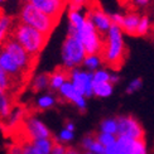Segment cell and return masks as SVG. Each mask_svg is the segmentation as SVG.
<instances>
[{
	"instance_id": "14",
	"label": "cell",
	"mask_w": 154,
	"mask_h": 154,
	"mask_svg": "<svg viewBox=\"0 0 154 154\" xmlns=\"http://www.w3.org/2000/svg\"><path fill=\"white\" fill-rule=\"evenodd\" d=\"M67 19H68V34L75 35L85 25L87 17L86 13H83L82 10H68Z\"/></svg>"
},
{
	"instance_id": "40",
	"label": "cell",
	"mask_w": 154,
	"mask_h": 154,
	"mask_svg": "<svg viewBox=\"0 0 154 154\" xmlns=\"http://www.w3.org/2000/svg\"><path fill=\"white\" fill-rule=\"evenodd\" d=\"M8 154H22V145L11 144L8 148Z\"/></svg>"
},
{
	"instance_id": "15",
	"label": "cell",
	"mask_w": 154,
	"mask_h": 154,
	"mask_svg": "<svg viewBox=\"0 0 154 154\" xmlns=\"http://www.w3.org/2000/svg\"><path fill=\"white\" fill-rule=\"evenodd\" d=\"M133 143H134L133 139L123 135H118L116 142L111 146L105 149V154H131Z\"/></svg>"
},
{
	"instance_id": "44",
	"label": "cell",
	"mask_w": 154,
	"mask_h": 154,
	"mask_svg": "<svg viewBox=\"0 0 154 154\" xmlns=\"http://www.w3.org/2000/svg\"><path fill=\"white\" fill-rule=\"evenodd\" d=\"M65 129H67V130H71V131H75V129H76V126H75V123H72V121H66L65 123Z\"/></svg>"
},
{
	"instance_id": "10",
	"label": "cell",
	"mask_w": 154,
	"mask_h": 154,
	"mask_svg": "<svg viewBox=\"0 0 154 154\" xmlns=\"http://www.w3.org/2000/svg\"><path fill=\"white\" fill-rule=\"evenodd\" d=\"M86 17H87V20L94 25L95 29L97 30L101 35H104L112 25L111 20H110V15H109L107 13H105V10L99 5L90 6L86 13Z\"/></svg>"
},
{
	"instance_id": "38",
	"label": "cell",
	"mask_w": 154,
	"mask_h": 154,
	"mask_svg": "<svg viewBox=\"0 0 154 154\" xmlns=\"http://www.w3.org/2000/svg\"><path fill=\"white\" fill-rule=\"evenodd\" d=\"M66 148H67V145L54 142L53 148H52V150H51V154H65Z\"/></svg>"
},
{
	"instance_id": "8",
	"label": "cell",
	"mask_w": 154,
	"mask_h": 154,
	"mask_svg": "<svg viewBox=\"0 0 154 154\" xmlns=\"http://www.w3.org/2000/svg\"><path fill=\"white\" fill-rule=\"evenodd\" d=\"M118 120V135L128 137L133 140L144 139V129L142 124L131 115H121Z\"/></svg>"
},
{
	"instance_id": "12",
	"label": "cell",
	"mask_w": 154,
	"mask_h": 154,
	"mask_svg": "<svg viewBox=\"0 0 154 154\" xmlns=\"http://www.w3.org/2000/svg\"><path fill=\"white\" fill-rule=\"evenodd\" d=\"M29 3L57 22L66 8V0H29Z\"/></svg>"
},
{
	"instance_id": "24",
	"label": "cell",
	"mask_w": 154,
	"mask_h": 154,
	"mask_svg": "<svg viewBox=\"0 0 154 154\" xmlns=\"http://www.w3.org/2000/svg\"><path fill=\"white\" fill-rule=\"evenodd\" d=\"M13 30V19L9 15H0V44H3L9 38Z\"/></svg>"
},
{
	"instance_id": "46",
	"label": "cell",
	"mask_w": 154,
	"mask_h": 154,
	"mask_svg": "<svg viewBox=\"0 0 154 154\" xmlns=\"http://www.w3.org/2000/svg\"><path fill=\"white\" fill-rule=\"evenodd\" d=\"M23 3H29V0H22Z\"/></svg>"
},
{
	"instance_id": "43",
	"label": "cell",
	"mask_w": 154,
	"mask_h": 154,
	"mask_svg": "<svg viewBox=\"0 0 154 154\" xmlns=\"http://www.w3.org/2000/svg\"><path fill=\"white\" fill-rule=\"evenodd\" d=\"M133 3L137 6H145L150 3V0H133Z\"/></svg>"
},
{
	"instance_id": "36",
	"label": "cell",
	"mask_w": 154,
	"mask_h": 154,
	"mask_svg": "<svg viewBox=\"0 0 154 154\" xmlns=\"http://www.w3.org/2000/svg\"><path fill=\"white\" fill-rule=\"evenodd\" d=\"M88 152H91V153H94V154H105V148L97 142V140L95 139V142L91 144Z\"/></svg>"
},
{
	"instance_id": "9",
	"label": "cell",
	"mask_w": 154,
	"mask_h": 154,
	"mask_svg": "<svg viewBox=\"0 0 154 154\" xmlns=\"http://www.w3.org/2000/svg\"><path fill=\"white\" fill-rule=\"evenodd\" d=\"M22 125L24 126V130L27 137L29 138V142H33L35 139H42V138H52L49 128L39 118L34 116V115L25 116Z\"/></svg>"
},
{
	"instance_id": "37",
	"label": "cell",
	"mask_w": 154,
	"mask_h": 154,
	"mask_svg": "<svg viewBox=\"0 0 154 154\" xmlns=\"http://www.w3.org/2000/svg\"><path fill=\"white\" fill-rule=\"evenodd\" d=\"M22 154H39V153L35 150L32 142H27L22 145Z\"/></svg>"
},
{
	"instance_id": "22",
	"label": "cell",
	"mask_w": 154,
	"mask_h": 154,
	"mask_svg": "<svg viewBox=\"0 0 154 154\" xmlns=\"http://www.w3.org/2000/svg\"><path fill=\"white\" fill-rule=\"evenodd\" d=\"M114 92V85L110 82H100L94 83L92 86V95L100 99H107L110 97Z\"/></svg>"
},
{
	"instance_id": "13",
	"label": "cell",
	"mask_w": 154,
	"mask_h": 154,
	"mask_svg": "<svg viewBox=\"0 0 154 154\" xmlns=\"http://www.w3.org/2000/svg\"><path fill=\"white\" fill-rule=\"evenodd\" d=\"M0 69H3L5 73H8L13 80L18 81L20 77L24 76L22 69L18 67L15 61L11 58L8 52H5L3 48H0Z\"/></svg>"
},
{
	"instance_id": "7",
	"label": "cell",
	"mask_w": 154,
	"mask_h": 154,
	"mask_svg": "<svg viewBox=\"0 0 154 154\" xmlns=\"http://www.w3.org/2000/svg\"><path fill=\"white\" fill-rule=\"evenodd\" d=\"M68 81L86 99L94 96L92 95V86H94L92 72H88L85 68H81V67L72 68L68 71Z\"/></svg>"
},
{
	"instance_id": "25",
	"label": "cell",
	"mask_w": 154,
	"mask_h": 154,
	"mask_svg": "<svg viewBox=\"0 0 154 154\" xmlns=\"http://www.w3.org/2000/svg\"><path fill=\"white\" fill-rule=\"evenodd\" d=\"M35 150L39 154H51L53 145H54V138H42L35 139L32 142Z\"/></svg>"
},
{
	"instance_id": "4",
	"label": "cell",
	"mask_w": 154,
	"mask_h": 154,
	"mask_svg": "<svg viewBox=\"0 0 154 154\" xmlns=\"http://www.w3.org/2000/svg\"><path fill=\"white\" fill-rule=\"evenodd\" d=\"M85 56H86L85 48H83L79 38L76 35L67 34L61 49L62 68H65L66 71H69L72 68L80 67L82 65Z\"/></svg>"
},
{
	"instance_id": "28",
	"label": "cell",
	"mask_w": 154,
	"mask_h": 154,
	"mask_svg": "<svg viewBox=\"0 0 154 154\" xmlns=\"http://www.w3.org/2000/svg\"><path fill=\"white\" fill-rule=\"evenodd\" d=\"M110 75L111 72L107 68H99L92 72V81L94 83H100V82H110Z\"/></svg>"
},
{
	"instance_id": "30",
	"label": "cell",
	"mask_w": 154,
	"mask_h": 154,
	"mask_svg": "<svg viewBox=\"0 0 154 154\" xmlns=\"http://www.w3.org/2000/svg\"><path fill=\"white\" fill-rule=\"evenodd\" d=\"M75 138V131H71V130H67V129H63L57 134V137L54 139V142L57 143H61V144H68V143H71L72 140Z\"/></svg>"
},
{
	"instance_id": "35",
	"label": "cell",
	"mask_w": 154,
	"mask_h": 154,
	"mask_svg": "<svg viewBox=\"0 0 154 154\" xmlns=\"http://www.w3.org/2000/svg\"><path fill=\"white\" fill-rule=\"evenodd\" d=\"M95 137L92 135V134H87V135H85L82 138V140H81V148H82V150L83 152H88V149H90V146H91V144L95 142Z\"/></svg>"
},
{
	"instance_id": "17",
	"label": "cell",
	"mask_w": 154,
	"mask_h": 154,
	"mask_svg": "<svg viewBox=\"0 0 154 154\" xmlns=\"http://www.w3.org/2000/svg\"><path fill=\"white\" fill-rule=\"evenodd\" d=\"M25 110L20 106H13L11 111L9 112V115L3 120V124L8 128V129H11V128H15L18 125H22L23 121L25 119Z\"/></svg>"
},
{
	"instance_id": "18",
	"label": "cell",
	"mask_w": 154,
	"mask_h": 154,
	"mask_svg": "<svg viewBox=\"0 0 154 154\" xmlns=\"http://www.w3.org/2000/svg\"><path fill=\"white\" fill-rule=\"evenodd\" d=\"M140 15L137 13H128V14L123 15V20L120 23V29L123 33H126L129 35H135V30L138 27Z\"/></svg>"
},
{
	"instance_id": "34",
	"label": "cell",
	"mask_w": 154,
	"mask_h": 154,
	"mask_svg": "<svg viewBox=\"0 0 154 154\" xmlns=\"http://www.w3.org/2000/svg\"><path fill=\"white\" fill-rule=\"evenodd\" d=\"M142 87H143V81H142V79H134V80H131L129 83H128V86H126V88H125V92H126L128 95L135 94V92H138Z\"/></svg>"
},
{
	"instance_id": "42",
	"label": "cell",
	"mask_w": 154,
	"mask_h": 154,
	"mask_svg": "<svg viewBox=\"0 0 154 154\" xmlns=\"http://www.w3.org/2000/svg\"><path fill=\"white\" fill-rule=\"evenodd\" d=\"M65 154H82V153L77 148H75V146H67Z\"/></svg>"
},
{
	"instance_id": "31",
	"label": "cell",
	"mask_w": 154,
	"mask_h": 154,
	"mask_svg": "<svg viewBox=\"0 0 154 154\" xmlns=\"http://www.w3.org/2000/svg\"><path fill=\"white\" fill-rule=\"evenodd\" d=\"M15 80H13L11 77L5 73L3 69H0V90H4V91H10L13 88Z\"/></svg>"
},
{
	"instance_id": "20",
	"label": "cell",
	"mask_w": 154,
	"mask_h": 154,
	"mask_svg": "<svg viewBox=\"0 0 154 154\" xmlns=\"http://www.w3.org/2000/svg\"><path fill=\"white\" fill-rule=\"evenodd\" d=\"M49 87V73H38L30 82V88L34 92H46Z\"/></svg>"
},
{
	"instance_id": "29",
	"label": "cell",
	"mask_w": 154,
	"mask_h": 154,
	"mask_svg": "<svg viewBox=\"0 0 154 154\" xmlns=\"http://www.w3.org/2000/svg\"><path fill=\"white\" fill-rule=\"evenodd\" d=\"M116 137L118 135H112V134H107V133H99L97 135H95L96 140H97L105 149L109 148V146H111L116 142Z\"/></svg>"
},
{
	"instance_id": "6",
	"label": "cell",
	"mask_w": 154,
	"mask_h": 154,
	"mask_svg": "<svg viewBox=\"0 0 154 154\" xmlns=\"http://www.w3.org/2000/svg\"><path fill=\"white\" fill-rule=\"evenodd\" d=\"M2 48L5 51V52H8L10 54V57L15 61L18 67L22 69V72L24 75L28 73L32 69L34 58L25 52V49L19 43H17L13 38H8V39L3 43Z\"/></svg>"
},
{
	"instance_id": "5",
	"label": "cell",
	"mask_w": 154,
	"mask_h": 154,
	"mask_svg": "<svg viewBox=\"0 0 154 154\" xmlns=\"http://www.w3.org/2000/svg\"><path fill=\"white\" fill-rule=\"evenodd\" d=\"M82 43L86 54H100L104 46V38L95 29L94 25L86 20L85 25L75 34Z\"/></svg>"
},
{
	"instance_id": "11",
	"label": "cell",
	"mask_w": 154,
	"mask_h": 154,
	"mask_svg": "<svg viewBox=\"0 0 154 154\" xmlns=\"http://www.w3.org/2000/svg\"><path fill=\"white\" fill-rule=\"evenodd\" d=\"M57 92H58V97L61 100L71 102V104L75 105L81 112L86 111V109H87V99L77 91L69 81H66L65 83H63L62 87Z\"/></svg>"
},
{
	"instance_id": "19",
	"label": "cell",
	"mask_w": 154,
	"mask_h": 154,
	"mask_svg": "<svg viewBox=\"0 0 154 154\" xmlns=\"http://www.w3.org/2000/svg\"><path fill=\"white\" fill-rule=\"evenodd\" d=\"M66 81H68V71H66L65 68H57L56 71L49 73L48 90H51V92H57Z\"/></svg>"
},
{
	"instance_id": "27",
	"label": "cell",
	"mask_w": 154,
	"mask_h": 154,
	"mask_svg": "<svg viewBox=\"0 0 154 154\" xmlns=\"http://www.w3.org/2000/svg\"><path fill=\"white\" fill-rule=\"evenodd\" d=\"M150 29H152L150 19L146 15H143V17H140V19H139L138 27H137V30H135V35H139V37L146 35L150 32Z\"/></svg>"
},
{
	"instance_id": "45",
	"label": "cell",
	"mask_w": 154,
	"mask_h": 154,
	"mask_svg": "<svg viewBox=\"0 0 154 154\" xmlns=\"http://www.w3.org/2000/svg\"><path fill=\"white\" fill-rule=\"evenodd\" d=\"M82 154H94V153H91V152H83Z\"/></svg>"
},
{
	"instance_id": "23",
	"label": "cell",
	"mask_w": 154,
	"mask_h": 154,
	"mask_svg": "<svg viewBox=\"0 0 154 154\" xmlns=\"http://www.w3.org/2000/svg\"><path fill=\"white\" fill-rule=\"evenodd\" d=\"M13 109V101L8 91L0 90V120H4Z\"/></svg>"
},
{
	"instance_id": "33",
	"label": "cell",
	"mask_w": 154,
	"mask_h": 154,
	"mask_svg": "<svg viewBox=\"0 0 154 154\" xmlns=\"http://www.w3.org/2000/svg\"><path fill=\"white\" fill-rule=\"evenodd\" d=\"M131 154H148V148H146L144 139L134 140L133 148H131Z\"/></svg>"
},
{
	"instance_id": "16",
	"label": "cell",
	"mask_w": 154,
	"mask_h": 154,
	"mask_svg": "<svg viewBox=\"0 0 154 154\" xmlns=\"http://www.w3.org/2000/svg\"><path fill=\"white\" fill-rule=\"evenodd\" d=\"M57 101H58V97L53 94V92H42L38 97L35 99L34 106L37 110L39 111H47L53 109L57 105Z\"/></svg>"
},
{
	"instance_id": "1",
	"label": "cell",
	"mask_w": 154,
	"mask_h": 154,
	"mask_svg": "<svg viewBox=\"0 0 154 154\" xmlns=\"http://www.w3.org/2000/svg\"><path fill=\"white\" fill-rule=\"evenodd\" d=\"M104 35V46H102V51L100 54L107 67L116 71L123 66L126 56V47L123 32L119 27L112 24Z\"/></svg>"
},
{
	"instance_id": "47",
	"label": "cell",
	"mask_w": 154,
	"mask_h": 154,
	"mask_svg": "<svg viewBox=\"0 0 154 154\" xmlns=\"http://www.w3.org/2000/svg\"><path fill=\"white\" fill-rule=\"evenodd\" d=\"M6 0H0V4H3V3H5Z\"/></svg>"
},
{
	"instance_id": "39",
	"label": "cell",
	"mask_w": 154,
	"mask_h": 154,
	"mask_svg": "<svg viewBox=\"0 0 154 154\" xmlns=\"http://www.w3.org/2000/svg\"><path fill=\"white\" fill-rule=\"evenodd\" d=\"M110 20H111V24L116 25V27H120V23L123 20V14H119V13L110 14Z\"/></svg>"
},
{
	"instance_id": "26",
	"label": "cell",
	"mask_w": 154,
	"mask_h": 154,
	"mask_svg": "<svg viewBox=\"0 0 154 154\" xmlns=\"http://www.w3.org/2000/svg\"><path fill=\"white\" fill-rule=\"evenodd\" d=\"M100 133H107L118 135V120L116 118H106L100 123Z\"/></svg>"
},
{
	"instance_id": "3",
	"label": "cell",
	"mask_w": 154,
	"mask_h": 154,
	"mask_svg": "<svg viewBox=\"0 0 154 154\" xmlns=\"http://www.w3.org/2000/svg\"><path fill=\"white\" fill-rule=\"evenodd\" d=\"M19 23L29 25V27L49 37V34L52 33L56 27L57 20L44 14L43 11L37 9L30 3H24L20 8V11H19Z\"/></svg>"
},
{
	"instance_id": "32",
	"label": "cell",
	"mask_w": 154,
	"mask_h": 154,
	"mask_svg": "<svg viewBox=\"0 0 154 154\" xmlns=\"http://www.w3.org/2000/svg\"><path fill=\"white\" fill-rule=\"evenodd\" d=\"M88 5V0H66L68 10H83Z\"/></svg>"
},
{
	"instance_id": "41",
	"label": "cell",
	"mask_w": 154,
	"mask_h": 154,
	"mask_svg": "<svg viewBox=\"0 0 154 154\" xmlns=\"http://www.w3.org/2000/svg\"><path fill=\"white\" fill-rule=\"evenodd\" d=\"M120 75H118L116 72H111V75H110V83L111 85H118V83L120 82Z\"/></svg>"
},
{
	"instance_id": "2",
	"label": "cell",
	"mask_w": 154,
	"mask_h": 154,
	"mask_svg": "<svg viewBox=\"0 0 154 154\" xmlns=\"http://www.w3.org/2000/svg\"><path fill=\"white\" fill-rule=\"evenodd\" d=\"M11 38L17 43L20 44L25 49V52L30 54L33 58H35L42 52L48 41V37L46 34H43L37 29L29 27V25H25L23 23L17 24L13 28Z\"/></svg>"
},
{
	"instance_id": "21",
	"label": "cell",
	"mask_w": 154,
	"mask_h": 154,
	"mask_svg": "<svg viewBox=\"0 0 154 154\" xmlns=\"http://www.w3.org/2000/svg\"><path fill=\"white\" fill-rule=\"evenodd\" d=\"M102 63H104V61H102L101 54H86L85 58H83V61H82L81 66L85 68L86 71L94 72V71H96V69L101 68Z\"/></svg>"
}]
</instances>
